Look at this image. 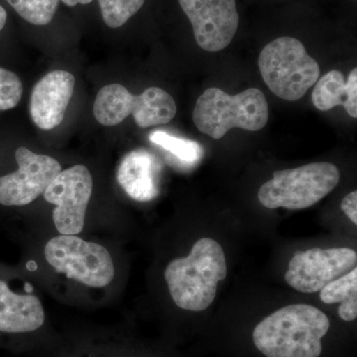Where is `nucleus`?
<instances>
[{
  "instance_id": "f257e3e1",
  "label": "nucleus",
  "mask_w": 357,
  "mask_h": 357,
  "mask_svg": "<svg viewBox=\"0 0 357 357\" xmlns=\"http://www.w3.org/2000/svg\"><path fill=\"white\" fill-rule=\"evenodd\" d=\"M330 326L328 316L318 307L290 305L256 326L253 342L266 357H319L323 351L321 338Z\"/></svg>"
},
{
  "instance_id": "f8f14e48",
  "label": "nucleus",
  "mask_w": 357,
  "mask_h": 357,
  "mask_svg": "<svg viewBox=\"0 0 357 357\" xmlns=\"http://www.w3.org/2000/svg\"><path fill=\"white\" fill-rule=\"evenodd\" d=\"M74 91L75 77L70 72L57 70L45 75L30 98V115L36 126L51 130L60 126Z\"/></svg>"
},
{
  "instance_id": "4be33fe9",
  "label": "nucleus",
  "mask_w": 357,
  "mask_h": 357,
  "mask_svg": "<svg viewBox=\"0 0 357 357\" xmlns=\"http://www.w3.org/2000/svg\"><path fill=\"white\" fill-rule=\"evenodd\" d=\"M63 2L68 6H76L77 4H83V6H86V4L91 3L93 0H62Z\"/></svg>"
},
{
  "instance_id": "412c9836",
  "label": "nucleus",
  "mask_w": 357,
  "mask_h": 357,
  "mask_svg": "<svg viewBox=\"0 0 357 357\" xmlns=\"http://www.w3.org/2000/svg\"><path fill=\"white\" fill-rule=\"evenodd\" d=\"M340 208L351 222L357 225V192H349L342 199Z\"/></svg>"
},
{
  "instance_id": "20e7f679",
  "label": "nucleus",
  "mask_w": 357,
  "mask_h": 357,
  "mask_svg": "<svg viewBox=\"0 0 357 357\" xmlns=\"http://www.w3.org/2000/svg\"><path fill=\"white\" fill-rule=\"evenodd\" d=\"M258 67L270 91L288 102L299 100L317 83L321 68L294 37H279L263 48Z\"/></svg>"
},
{
  "instance_id": "6e6552de",
  "label": "nucleus",
  "mask_w": 357,
  "mask_h": 357,
  "mask_svg": "<svg viewBox=\"0 0 357 357\" xmlns=\"http://www.w3.org/2000/svg\"><path fill=\"white\" fill-rule=\"evenodd\" d=\"M356 263V252L351 248H314L297 251L289 262L285 280L301 293H317L326 284L349 273Z\"/></svg>"
},
{
  "instance_id": "b1692460",
  "label": "nucleus",
  "mask_w": 357,
  "mask_h": 357,
  "mask_svg": "<svg viewBox=\"0 0 357 357\" xmlns=\"http://www.w3.org/2000/svg\"><path fill=\"white\" fill-rule=\"evenodd\" d=\"M29 284H27L25 287V290L27 291V292H31L32 289L29 287Z\"/></svg>"
},
{
  "instance_id": "423d86ee",
  "label": "nucleus",
  "mask_w": 357,
  "mask_h": 357,
  "mask_svg": "<svg viewBox=\"0 0 357 357\" xmlns=\"http://www.w3.org/2000/svg\"><path fill=\"white\" fill-rule=\"evenodd\" d=\"M176 114L175 100L158 86L134 96L121 84H109L98 91L93 103L96 119L105 126H117L132 114L139 128H148L169 123Z\"/></svg>"
},
{
  "instance_id": "39448f33",
  "label": "nucleus",
  "mask_w": 357,
  "mask_h": 357,
  "mask_svg": "<svg viewBox=\"0 0 357 357\" xmlns=\"http://www.w3.org/2000/svg\"><path fill=\"white\" fill-rule=\"evenodd\" d=\"M340 170L328 162L276 171L258 191V199L269 210H305L328 196L340 182Z\"/></svg>"
},
{
  "instance_id": "aec40b11",
  "label": "nucleus",
  "mask_w": 357,
  "mask_h": 357,
  "mask_svg": "<svg viewBox=\"0 0 357 357\" xmlns=\"http://www.w3.org/2000/svg\"><path fill=\"white\" fill-rule=\"evenodd\" d=\"M23 95L20 77L11 70L0 68V112L17 107Z\"/></svg>"
},
{
  "instance_id": "2eb2a0df",
  "label": "nucleus",
  "mask_w": 357,
  "mask_h": 357,
  "mask_svg": "<svg viewBox=\"0 0 357 357\" xmlns=\"http://www.w3.org/2000/svg\"><path fill=\"white\" fill-rule=\"evenodd\" d=\"M312 100L314 107L328 112L342 105L352 119L357 117V69L349 73L345 82L344 75L337 70H331L317 81Z\"/></svg>"
},
{
  "instance_id": "4468645a",
  "label": "nucleus",
  "mask_w": 357,
  "mask_h": 357,
  "mask_svg": "<svg viewBox=\"0 0 357 357\" xmlns=\"http://www.w3.org/2000/svg\"><path fill=\"white\" fill-rule=\"evenodd\" d=\"M44 310L38 298L18 295L0 281V332L29 333L43 326Z\"/></svg>"
},
{
  "instance_id": "6ab92c4d",
  "label": "nucleus",
  "mask_w": 357,
  "mask_h": 357,
  "mask_svg": "<svg viewBox=\"0 0 357 357\" xmlns=\"http://www.w3.org/2000/svg\"><path fill=\"white\" fill-rule=\"evenodd\" d=\"M102 20L109 28L126 24L144 6L145 0H98Z\"/></svg>"
},
{
  "instance_id": "9d476101",
  "label": "nucleus",
  "mask_w": 357,
  "mask_h": 357,
  "mask_svg": "<svg viewBox=\"0 0 357 357\" xmlns=\"http://www.w3.org/2000/svg\"><path fill=\"white\" fill-rule=\"evenodd\" d=\"M178 4L203 50L220 52L229 46L241 23L236 0H178Z\"/></svg>"
},
{
  "instance_id": "9b49d317",
  "label": "nucleus",
  "mask_w": 357,
  "mask_h": 357,
  "mask_svg": "<svg viewBox=\"0 0 357 357\" xmlns=\"http://www.w3.org/2000/svg\"><path fill=\"white\" fill-rule=\"evenodd\" d=\"M18 170L0 177V204L23 206L44 194L47 188L62 172L57 160L36 154L26 147L15 152Z\"/></svg>"
},
{
  "instance_id": "f03ea898",
  "label": "nucleus",
  "mask_w": 357,
  "mask_h": 357,
  "mask_svg": "<svg viewBox=\"0 0 357 357\" xmlns=\"http://www.w3.org/2000/svg\"><path fill=\"white\" fill-rule=\"evenodd\" d=\"M227 275L225 251L215 239L204 237L191 253L169 263L164 273L175 304L187 311L203 312L213 304L218 285Z\"/></svg>"
},
{
  "instance_id": "0eeeda50",
  "label": "nucleus",
  "mask_w": 357,
  "mask_h": 357,
  "mask_svg": "<svg viewBox=\"0 0 357 357\" xmlns=\"http://www.w3.org/2000/svg\"><path fill=\"white\" fill-rule=\"evenodd\" d=\"M44 255L58 272L89 287H105L114 280V261L100 244L61 234L47 243Z\"/></svg>"
},
{
  "instance_id": "ddd939ff",
  "label": "nucleus",
  "mask_w": 357,
  "mask_h": 357,
  "mask_svg": "<svg viewBox=\"0 0 357 357\" xmlns=\"http://www.w3.org/2000/svg\"><path fill=\"white\" fill-rule=\"evenodd\" d=\"M162 165L159 159L145 149L129 152L117 169V181L134 201H153L160 194Z\"/></svg>"
},
{
  "instance_id": "f3484780",
  "label": "nucleus",
  "mask_w": 357,
  "mask_h": 357,
  "mask_svg": "<svg viewBox=\"0 0 357 357\" xmlns=\"http://www.w3.org/2000/svg\"><path fill=\"white\" fill-rule=\"evenodd\" d=\"M149 140L172 155L183 165H196L204 156V148L196 141L177 137L165 131H154L150 134Z\"/></svg>"
},
{
  "instance_id": "1a4fd4ad",
  "label": "nucleus",
  "mask_w": 357,
  "mask_h": 357,
  "mask_svg": "<svg viewBox=\"0 0 357 357\" xmlns=\"http://www.w3.org/2000/svg\"><path fill=\"white\" fill-rule=\"evenodd\" d=\"M91 192L93 178L84 165L62 171L47 188L44 198L56 206L53 220L61 234L76 236L83 230Z\"/></svg>"
},
{
  "instance_id": "5701e85b",
  "label": "nucleus",
  "mask_w": 357,
  "mask_h": 357,
  "mask_svg": "<svg viewBox=\"0 0 357 357\" xmlns=\"http://www.w3.org/2000/svg\"><path fill=\"white\" fill-rule=\"evenodd\" d=\"M6 20L7 13L6 9L0 6V31H1V30L3 29L4 26H6Z\"/></svg>"
},
{
  "instance_id": "7ed1b4c3",
  "label": "nucleus",
  "mask_w": 357,
  "mask_h": 357,
  "mask_svg": "<svg viewBox=\"0 0 357 357\" xmlns=\"http://www.w3.org/2000/svg\"><path fill=\"white\" fill-rule=\"evenodd\" d=\"M269 107L260 89H245L230 96L218 88L204 91L197 100L192 121L202 133L213 139L222 138L230 129L259 131L266 126Z\"/></svg>"
},
{
  "instance_id": "a211bd4d",
  "label": "nucleus",
  "mask_w": 357,
  "mask_h": 357,
  "mask_svg": "<svg viewBox=\"0 0 357 357\" xmlns=\"http://www.w3.org/2000/svg\"><path fill=\"white\" fill-rule=\"evenodd\" d=\"M23 20L33 25L44 26L53 20L59 0H6Z\"/></svg>"
},
{
  "instance_id": "dca6fc26",
  "label": "nucleus",
  "mask_w": 357,
  "mask_h": 357,
  "mask_svg": "<svg viewBox=\"0 0 357 357\" xmlns=\"http://www.w3.org/2000/svg\"><path fill=\"white\" fill-rule=\"evenodd\" d=\"M319 299L328 305L340 303V319L354 321L357 317V268L326 284L319 291Z\"/></svg>"
}]
</instances>
